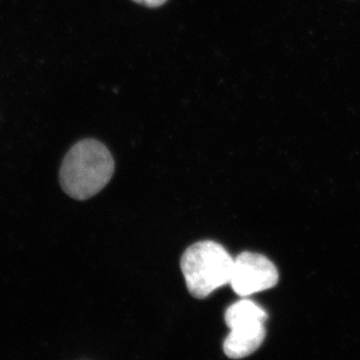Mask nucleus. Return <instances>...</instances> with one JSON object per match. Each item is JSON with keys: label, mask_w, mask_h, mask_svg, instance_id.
Here are the masks:
<instances>
[{"label": "nucleus", "mask_w": 360, "mask_h": 360, "mask_svg": "<svg viewBox=\"0 0 360 360\" xmlns=\"http://www.w3.org/2000/svg\"><path fill=\"white\" fill-rule=\"evenodd\" d=\"M113 172L115 160L108 148L96 139H84L66 153L59 180L68 195L85 200L103 191Z\"/></svg>", "instance_id": "f257e3e1"}, {"label": "nucleus", "mask_w": 360, "mask_h": 360, "mask_svg": "<svg viewBox=\"0 0 360 360\" xmlns=\"http://www.w3.org/2000/svg\"><path fill=\"white\" fill-rule=\"evenodd\" d=\"M234 259L224 246L205 240L189 246L180 262L187 290L195 298L207 297L229 283Z\"/></svg>", "instance_id": "f03ea898"}, {"label": "nucleus", "mask_w": 360, "mask_h": 360, "mask_svg": "<svg viewBox=\"0 0 360 360\" xmlns=\"http://www.w3.org/2000/svg\"><path fill=\"white\" fill-rule=\"evenodd\" d=\"M267 312L250 300H241L226 309L224 321L231 329L224 342L229 359H245L257 352L264 341Z\"/></svg>", "instance_id": "7ed1b4c3"}, {"label": "nucleus", "mask_w": 360, "mask_h": 360, "mask_svg": "<svg viewBox=\"0 0 360 360\" xmlns=\"http://www.w3.org/2000/svg\"><path fill=\"white\" fill-rule=\"evenodd\" d=\"M278 279V270L269 258L245 251L234 259L229 283L236 295L245 297L274 288Z\"/></svg>", "instance_id": "20e7f679"}, {"label": "nucleus", "mask_w": 360, "mask_h": 360, "mask_svg": "<svg viewBox=\"0 0 360 360\" xmlns=\"http://www.w3.org/2000/svg\"><path fill=\"white\" fill-rule=\"evenodd\" d=\"M134 1L137 2V4H141L142 6L158 7L162 6L167 0H134Z\"/></svg>", "instance_id": "39448f33"}]
</instances>
